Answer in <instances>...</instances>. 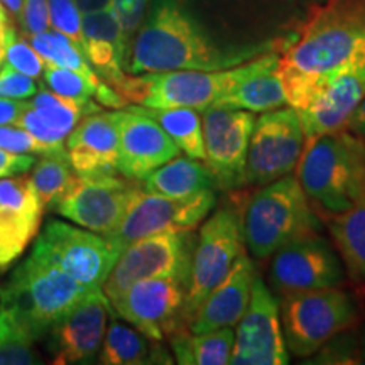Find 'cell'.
Here are the masks:
<instances>
[{"mask_svg": "<svg viewBox=\"0 0 365 365\" xmlns=\"http://www.w3.org/2000/svg\"><path fill=\"white\" fill-rule=\"evenodd\" d=\"M279 75L307 143L341 129L365 97V0L314 6L281 51Z\"/></svg>", "mask_w": 365, "mask_h": 365, "instance_id": "1", "label": "cell"}, {"mask_svg": "<svg viewBox=\"0 0 365 365\" xmlns=\"http://www.w3.org/2000/svg\"><path fill=\"white\" fill-rule=\"evenodd\" d=\"M0 22H4V24H11V19H9V14L6 11V7L0 4Z\"/></svg>", "mask_w": 365, "mask_h": 365, "instance_id": "49", "label": "cell"}, {"mask_svg": "<svg viewBox=\"0 0 365 365\" xmlns=\"http://www.w3.org/2000/svg\"><path fill=\"white\" fill-rule=\"evenodd\" d=\"M76 173L71 168L70 156L66 148L49 150L41 154V159L36 163L31 182L38 195L43 208H54L65 191L70 188Z\"/></svg>", "mask_w": 365, "mask_h": 365, "instance_id": "28", "label": "cell"}, {"mask_svg": "<svg viewBox=\"0 0 365 365\" xmlns=\"http://www.w3.org/2000/svg\"><path fill=\"white\" fill-rule=\"evenodd\" d=\"M6 59L12 68L31 76V78H39L41 73L44 70L43 58L34 51L33 46L27 44L26 39H21L17 36L16 29L12 31L11 38H9Z\"/></svg>", "mask_w": 365, "mask_h": 365, "instance_id": "35", "label": "cell"}, {"mask_svg": "<svg viewBox=\"0 0 365 365\" xmlns=\"http://www.w3.org/2000/svg\"><path fill=\"white\" fill-rule=\"evenodd\" d=\"M287 105L284 85H282L279 66L257 73L227 93L215 107L240 108L252 113L276 110Z\"/></svg>", "mask_w": 365, "mask_h": 365, "instance_id": "26", "label": "cell"}, {"mask_svg": "<svg viewBox=\"0 0 365 365\" xmlns=\"http://www.w3.org/2000/svg\"><path fill=\"white\" fill-rule=\"evenodd\" d=\"M36 164V158L29 154H16L0 149V178L22 175Z\"/></svg>", "mask_w": 365, "mask_h": 365, "instance_id": "42", "label": "cell"}, {"mask_svg": "<svg viewBox=\"0 0 365 365\" xmlns=\"http://www.w3.org/2000/svg\"><path fill=\"white\" fill-rule=\"evenodd\" d=\"M83 54L105 83L115 88L125 76L129 44L112 6L102 11L81 14Z\"/></svg>", "mask_w": 365, "mask_h": 365, "instance_id": "22", "label": "cell"}, {"mask_svg": "<svg viewBox=\"0 0 365 365\" xmlns=\"http://www.w3.org/2000/svg\"><path fill=\"white\" fill-rule=\"evenodd\" d=\"M307 135L299 112L291 105L255 118L245 159V185L264 186L291 175L303 154Z\"/></svg>", "mask_w": 365, "mask_h": 365, "instance_id": "12", "label": "cell"}, {"mask_svg": "<svg viewBox=\"0 0 365 365\" xmlns=\"http://www.w3.org/2000/svg\"><path fill=\"white\" fill-rule=\"evenodd\" d=\"M26 107L27 102H17L16 98L0 97V125L16 124V120Z\"/></svg>", "mask_w": 365, "mask_h": 365, "instance_id": "43", "label": "cell"}, {"mask_svg": "<svg viewBox=\"0 0 365 365\" xmlns=\"http://www.w3.org/2000/svg\"><path fill=\"white\" fill-rule=\"evenodd\" d=\"M186 289V282L173 277H149L130 284L110 304L145 339L161 344L164 336L188 327L185 319Z\"/></svg>", "mask_w": 365, "mask_h": 365, "instance_id": "14", "label": "cell"}, {"mask_svg": "<svg viewBox=\"0 0 365 365\" xmlns=\"http://www.w3.org/2000/svg\"><path fill=\"white\" fill-rule=\"evenodd\" d=\"M65 144L76 175L118 173L117 110L85 115L66 137Z\"/></svg>", "mask_w": 365, "mask_h": 365, "instance_id": "21", "label": "cell"}, {"mask_svg": "<svg viewBox=\"0 0 365 365\" xmlns=\"http://www.w3.org/2000/svg\"><path fill=\"white\" fill-rule=\"evenodd\" d=\"M340 333L325 344L317 354V364H360L359 339Z\"/></svg>", "mask_w": 365, "mask_h": 365, "instance_id": "36", "label": "cell"}, {"mask_svg": "<svg viewBox=\"0 0 365 365\" xmlns=\"http://www.w3.org/2000/svg\"><path fill=\"white\" fill-rule=\"evenodd\" d=\"M164 132L171 137L180 153L185 156L205 161L202 112L195 108H148L144 107Z\"/></svg>", "mask_w": 365, "mask_h": 365, "instance_id": "27", "label": "cell"}, {"mask_svg": "<svg viewBox=\"0 0 365 365\" xmlns=\"http://www.w3.org/2000/svg\"><path fill=\"white\" fill-rule=\"evenodd\" d=\"M272 255L271 284L279 296L335 287L344 281L340 257L318 234L289 242Z\"/></svg>", "mask_w": 365, "mask_h": 365, "instance_id": "17", "label": "cell"}, {"mask_svg": "<svg viewBox=\"0 0 365 365\" xmlns=\"http://www.w3.org/2000/svg\"><path fill=\"white\" fill-rule=\"evenodd\" d=\"M242 232L255 259H267L289 242L318 234V218L296 175L261 186L245 207Z\"/></svg>", "mask_w": 365, "mask_h": 365, "instance_id": "6", "label": "cell"}, {"mask_svg": "<svg viewBox=\"0 0 365 365\" xmlns=\"http://www.w3.org/2000/svg\"><path fill=\"white\" fill-rule=\"evenodd\" d=\"M81 14H88L95 11H102L112 6V0H73Z\"/></svg>", "mask_w": 365, "mask_h": 365, "instance_id": "45", "label": "cell"}, {"mask_svg": "<svg viewBox=\"0 0 365 365\" xmlns=\"http://www.w3.org/2000/svg\"><path fill=\"white\" fill-rule=\"evenodd\" d=\"M296 178L323 215L350 208L365 193V137L336 129L308 140Z\"/></svg>", "mask_w": 365, "mask_h": 365, "instance_id": "5", "label": "cell"}, {"mask_svg": "<svg viewBox=\"0 0 365 365\" xmlns=\"http://www.w3.org/2000/svg\"><path fill=\"white\" fill-rule=\"evenodd\" d=\"M44 81L54 93L75 100V102L85 105L93 112L100 110V105L95 103L91 97H95V91L102 83L95 85L93 81H90L78 71L54 65H46Z\"/></svg>", "mask_w": 365, "mask_h": 365, "instance_id": "32", "label": "cell"}, {"mask_svg": "<svg viewBox=\"0 0 365 365\" xmlns=\"http://www.w3.org/2000/svg\"><path fill=\"white\" fill-rule=\"evenodd\" d=\"M24 38L29 39L34 51L44 59L46 65L78 71L90 81H93L95 85H100L103 81L97 75V71L93 70V66L90 65L85 54L81 53L78 46L73 43L71 39H68L65 34L58 33V31H44V33L39 34L24 36Z\"/></svg>", "mask_w": 365, "mask_h": 365, "instance_id": "29", "label": "cell"}, {"mask_svg": "<svg viewBox=\"0 0 365 365\" xmlns=\"http://www.w3.org/2000/svg\"><path fill=\"white\" fill-rule=\"evenodd\" d=\"M98 362L103 365H140L150 364V349L143 333L118 323L112 318L100 346Z\"/></svg>", "mask_w": 365, "mask_h": 365, "instance_id": "30", "label": "cell"}, {"mask_svg": "<svg viewBox=\"0 0 365 365\" xmlns=\"http://www.w3.org/2000/svg\"><path fill=\"white\" fill-rule=\"evenodd\" d=\"M112 304L102 289L81 299L49 330L48 349L54 364L90 362L102 346Z\"/></svg>", "mask_w": 365, "mask_h": 365, "instance_id": "19", "label": "cell"}, {"mask_svg": "<svg viewBox=\"0 0 365 365\" xmlns=\"http://www.w3.org/2000/svg\"><path fill=\"white\" fill-rule=\"evenodd\" d=\"M118 255L107 237L59 220L46 223L31 252L91 289H102Z\"/></svg>", "mask_w": 365, "mask_h": 365, "instance_id": "9", "label": "cell"}, {"mask_svg": "<svg viewBox=\"0 0 365 365\" xmlns=\"http://www.w3.org/2000/svg\"><path fill=\"white\" fill-rule=\"evenodd\" d=\"M16 125L29 132L36 140H39L49 150L66 148L65 137H61L56 130H53L51 127L46 124L43 118L38 115V112L31 107L29 102H27V107L22 110L19 118L16 120Z\"/></svg>", "mask_w": 365, "mask_h": 365, "instance_id": "37", "label": "cell"}, {"mask_svg": "<svg viewBox=\"0 0 365 365\" xmlns=\"http://www.w3.org/2000/svg\"><path fill=\"white\" fill-rule=\"evenodd\" d=\"M140 182L143 190L148 193L171 198H186L215 188V181L207 163L180 154L154 170Z\"/></svg>", "mask_w": 365, "mask_h": 365, "instance_id": "24", "label": "cell"}, {"mask_svg": "<svg viewBox=\"0 0 365 365\" xmlns=\"http://www.w3.org/2000/svg\"><path fill=\"white\" fill-rule=\"evenodd\" d=\"M0 2H2V6L6 7L9 12H11V16L16 17V19H19L21 9H22V0H0Z\"/></svg>", "mask_w": 365, "mask_h": 365, "instance_id": "47", "label": "cell"}, {"mask_svg": "<svg viewBox=\"0 0 365 365\" xmlns=\"http://www.w3.org/2000/svg\"><path fill=\"white\" fill-rule=\"evenodd\" d=\"M118 159L117 171L143 181L154 170L180 154L178 145L161 125L140 107L117 108Z\"/></svg>", "mask_w": 365, "mask_h": 365, "instance_id": "18", "label": "cell"}, {"mask_svg": "<svg viewBox=\"0 0 365 365\" xmlns=\"http://www.w3.org/2000/svg\"><path fill=\"white\" fill-rule=\"evenodd\" d=\"M2 24H4V22H2Z\"/></svg>", "mask_w": 365, "mask_h": 365, "instance_id": "50", "label": "cell"}, {"mask_svg": "<svg viewBox=\"0 0 365 365\" xmlns=\"http://www.w3.org/2000/svg\"><path fill=\"white\" fill-rule=\"evenodd\" d=\"M325 220L349 277L365 286V193L344 212L325 215Z\"/></svg>", "mask_w": 365, "mask_h": 365, "instance_id": "23", "label": "cell"}, {"mask_svg": "<svg viewBox=\"0 0 365 365\" xmlns=\"http://www.w3.org/2000/svg\"><path fill=\"white\" fill-rule=\"evenodd\" d=\"M195 244L193 230L158 234L134 242L118 255L102 291L112 301L130 284L149 277H173L188 284Z\"/></svg>", "mask_w": 365, "mask_h": 365, "instance_id": "11", "label": "cell"}, {"mask_svg": "<svg viewBox=\"0 0 365 365\" xmlns=\"http://www.w3.org/2000/svg\"><path fill=\"white\" fill-rule=\"evenodd\" d=\"M255 276L254 264L244 250L227 276L202 301L190 323V331L235 328L249 307Z\"/></svg>", "mask_w": 365, "mask_h": 365, "instance_id": "20", "label": "cell"}, {"mask_svg": "<svg viewBox=\"0 0 365 365\" xmlns=\"http://www.w3.org/2000/svg\"><path fill=\"white\" fill-rule=\"evenodd\" d=\"M36 91L38 88L33 78L17 71L9 63L0 70V97L2 98L24 100L33 97Z\"/></svg>", "mask_w": 365, "mask_h": 365, "instance_id": "40", "label": "cell"}, {"mask_svg": "<svg viewBox=\"0 0 365 365\" xmlns=\"http://www.w3.org/2000/svg\"><path fill=\"white\" fill-rule=\"evenodd\" d=\"M39 364L33 350V341L26 340L6 318L0 314V365Z\"/></svg>", "mask_w": 365, "mask_h": 365, "instance_id": "33", "label": "cell"}, {"mask_svg": "<svg viewBox=\"0 0 365 365\" xmlns=\"http://www.w3.org/2000/svg\"><path fill=\"white\" fill-rule=\"evenodd\" d=\"M49 24L54 31L65 34L83 53V33H81V12L73 0H48Z\"/></svg>", "mask_w": 365, "mask_h": 365, "instance_id": "34", "label": "cell"}, {"mask_svg": "<svg viewBox=\"0 0 365 365\" xmlns=\"http://www.w3.org/2000/svg\"><path fill=\"white\" fill-rule=\"evenodd\" d=\"M279 59L281 51H269L227 70H181L143 75L125 73L113 90L127 103H139L148 108L185 107L203 112L210 107H215L242 81L257 73L279 66Z\"/></svg>", "mask_w": 365, "mask_h": 365, "instance_id": "3", "label": "cell"}, {"mask_svg": "<svg viewBox=\"0 0 365 365\" xmlns=\"http://www.w3.org/2000/svg\"><path fill=\"white\" fill-rule=\"evenodd\" d=\"M215 203L217 196L213 188L186 198H171V196L148 193L140 186L124 218L115 230L105 237L118 252H122L130 244L150 235L195 232L210 215Z\"/></svg>", "mask_w": 365, "mask_h": 365, "instance_id": "8", "label": "cell"}, {"mask_svg": "<svg viewBox=\"0 0 365 365\" xmlns=\"http://www.w3.org/2000/svg\"><path fill=\"white\" fill-rule=\"evenodd\" d=\"M341 129L350 130L355 135L365 137V97L360 100L357 107L350 112V115L346 117Z\"/></svg>", "mask_w": 365, "mask_h": 365, "instance_id": "44", "label": "cell"}, {"mask_svg": "<svg viewBox=\"0 0 365 365\" xmlns=\"http://www.w3.org/2000/svg\"><path fill=\"white\" fill-rule=\"evenodd\" d=\"M359 350H360V364H365V333L362 339L359 340Z\"/></svg>", "mask_w": 365, "mask_h": 365, "instance_id": "48", "label": "cell"}, {"mask_svg": "<svg viewBox=\"0 0 365 365\" xmlns=\"http://www.w3.org/2000/svg\"><path fill=\"white\" fill-rule=\"evenodd\" d=\"M14 31V27L11 24H2L0 22V65L6 59V51H7V43L9 38H11V33Z\"/></svg>", "mask_w": 365, "mask_h": 365, "instance_id": "46", "label": "cell"}, {"mask_svg": "<svg viewBox=\"0 0 365 365\" xmlns=\"http://www.w3.org/2000/svg\"><path fill=\"white\" fill-rule=\"evenodd\" d=\"M255 113L210 107L202 112L205 163L215 186L230 191L245 186V159Z\"/></svg>", "mask_w": 365, "mask_h": 365, "instance_id": "15", "label": "cell"}, {"mask_svg": "<svg viewBox=\"0 0 365 365\" xmlns=\"http://www.w3.org/2000/svg\"><path fill=\"white\" fill-rule=\"evenodd\" d=\"M0 149L16 154H44L49 149L36 140L29 132L17 127L0 125Z\"/></svg>", "mask_w": 365, "mask_h": 365, "instance_id": "39", "label": "cell"}, {"mask_svg": "<svg viewBox=\"0 0 365 365\" xmlns=\"http://www.w3.org/2000/svg\"><path fill=\"white\" fill-rule=\"evenodd\" d=\"M287 41L222 44L196 21L182 0H150L148 14L132 41L125 71L143 75L181 70H227L269 51H282Z\"/></svg>", "mask_w": 365, "mask_h": 365, "instance_id": "2", "label": "cell"}, {"mask_svg": "<svg viewBox=\"0 0 365 365\" xmlns=\"http://www.w3.org/2000/svg\"><path fill=\"white\" fill-rule=\"evenodd\" d=\"M91 291L95 289L29 255L0 286V314L26 340L36 341Z\"/></svg>", "mask_w": 365, "mask_h": 365, "instance_id": "4", "label": "cell"}, {"mask_svg": "<svg viewBox=\"0 0 365 365\" xmlns=\"http://www.w3.org/2000/svg\"><path fill=\"white\" fill-rule=\"evenodd\" d=\"M242 217L234 208H220L203 223L191 257L185 319L190 323L210 291L227 276L244 252Z\"/></svg>", "mask_w": 365, "mask_h": 365, "instance_id": "10", "label": "cell"}, {"mask_svg": "<svg viewBox=\"0 0 365 365\" xmlns=\"http://www.w3.org/2000/svg\"><path fill=\"white\" fill-rule=\"evenodd\" d=\"M289 362L282 336L279 303L255 276L249 307L235 325L232 365H284Z\"/></svg>", "mask_w": 365, "mask_h": 365, "instance_id": "16", "label": "cell"}, {"mask_svg": "<svg viewBox=\"0 0 365 365\" xmlns=\"http://www.w3.org/2000/svg\"><path fill=\"white\" fill-rule=\"evenodd\" d=\"M279 318L286 349L296 357H312L340 333L359 322L352 296L335 287L281 296Z\"/></svg>", "mask_w": 365, "mask_h": 365, "instance_id": "7", "label": "cell"}, {"mask_svg": "<svg viewBox=\"0 0 365 365\" xmlns=\"http://www.w3.org/2000/svg\"><path fill=\"white\" fill-rule=\"evenodd\" d=\"M150 6V0H112V9L115 11L129 49L134 36L143 24L145 14ZM130 54V53H129Z\"/></svg>", "mask_w": 365, "mask_h": 365, "instance_id": "38", "label": "cell"}, {"mask_svg": "<svg viewBox=\"0 0 365 365\" xmlns=\"http://www.w3.org/2000/svg\"><path fill=\"white\" fill-rule=\"evenodd\" d=\"M41 217L38 212L0 210V271H6L38 235Z\"/></svg>", "mask_w": 365, "mask_h": 365, "instance_id": "31", "label": "cell"}, {"mask_svg": "<svg viewBox=\"0 0 365 365\" xmlns=\"http://www.w3.org/2000/svg\"><path fill=\"white\" fill-rule=\"evenodd\" d=\"M139 190V181L120 173L76 175L53 210L76 225L105 237L115 230Z\"/></svg>", "mask_w": 365, "mask_h": 365, "instance_id": "13", "label": "cell"}, {"mask_svg": "<svg viewBox=\"0 0 365 365\" xmlns=\"http://www.w3.org/2000/svg\"><path fill=\"white\" fill-rule=\"evenodd\" d=\"M170 344L178 364L188 365H227L230 364L234 350V328H217V330L193 333L178 330L171 333Z\"/></svg>", "mask_w": 365, "mask_h": 365, "instance_id": "25", "label": "cell"}, {"mask_svg": "<svg viewBox=\"0 0 365 365\" xmlns=\"http://www.w3.org/2000/svg\"><path fill=\"white\" fill-rule=\"evenodd\" d=\"M24 36L39 34L48 31L49 24V4L48 0H22L19 19Z\"/></svg>", "mask_w": 365, "mask_h": 365, "instance_id": "41", "label": "cell"}]
</instances>
